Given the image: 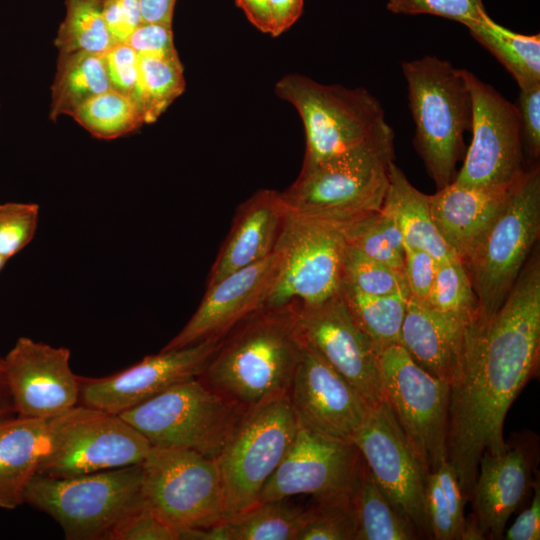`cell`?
Returning a JSON list of instances; mask_svg holds the SVG:
<instances>
[{"label": "cell", "instance_id": "cell-1", "mask_svg": "<svg viewBox=\"0 0 540 540\" xmlns=\"http://www.w3.org/2000/svg\"><path fill=\"white\" fill-rule=\"evenodd\" d=\"M540 352V255L535 247L502 305L465 324L450 381L447 460L465 501L479 461L506 445L507 412L535 374Z\"/></svg>", "mask_w": 540, "mask_h": 540}, {"label": "cell", "instance_id": "cell-2", "mask_svg": "<svg viewBox=\"0 0 540 540\" xmlns=\"http://www.w3.org/2000/svg\"><path fill=\"white\" fill-rule=\"evenodd\" d=\"M304 347L295 306L263 308L222 338L198 378L248 411L288 396Z\"/></svg>", "mask_w": 540, "mask_h": 540}, {"label": "cell", "instance_id": "cell-3", "mask_svg": "<svg viewBox=\"0 0 540 540\" xmlns=\"http://www.w3.org/2000/svg\"><path fill=\"white\" fill-rule=\"evenodd\" d=\"M394 163V131L385 122L361 145L326 162L302 166L282 197L290 212L350 224L382 208Z\"/></svg>", "mask_w": 540, "mask_h": 540}, {"label": "cell", "instance_id": "cell-4", "mask_svg": "<svg viewBox=\"0 0 540 540\" xmlns=\"http://www.w3.org/2000/svg\"><path fill=\"white\" fill-rule=\"evenodd\" d=\"M413 144L429 176L440 189L457 174L464 155V134L471 130L472 100L464 69L426 55L402 63Z\"/></svg>", "mask_w": 540, "mask_h": 540}, {"label": "cell", "instance_id": "cell-5", "mask_svg": "<svg viewBox=\"0 0 540 540\" xmlns=\"http://www.w3.org/2000/svg\"><path fill=\"white\" fill-rule=\"evenodd\" d=\"M540 235V170H525L490 225L460 258L479 304L498 310L537 246Z\"/></svg>", "mask_w": 540, "mask_h": 540}, {"label": "cell", "instance_id": "cell-6", "mask_svg": "<svg viewBox=\"0 0 540 540\" xmlns=\"http://www.w3.org/2000/svg\"><path fill=\"white\" fill-rule=\"evenodd\" d=\"M24 503L52 517L67 540H106L122 518L145 503L142 466L72 477L36 474Z\"/></svg>", "mask_w": 540, "mask_h": 540}, {"label": "cell", "instance_id": "cell-7", "mask_svg": "<svg viewBox=\"0 0 540 540\" xmlns=\"http://www.w3.org/2000/svg\"><path fill=\"white\" fill-rule=\"evenodd\" d=\"M245 412L197 377L170 387L120 416L153 447L190 449L216 458Z\"/></svg>", "mask_w": 540, "mask_h": 540}, {"label": "cell", "instance_id": "cell-8", "mask_svg": "<svg viewBox=\"0 0 540 540\" xmlns=\"http://www.w3.org/2000/svg\"><path fill=\"white\" fill-rule=\"evenodd\" d=\"M276 94L290 102L304 125L303 166L336 158L370 138L386 121L376 97L364 88L320 84L306 76H284Z\"/></svg>", "mask_w": 540, "mask_h": 540}, {"label": "cell", "instance_id": "cell-9", "mask_svg": "<svg viewBox=\"0 0 540 540\" xmlns=\"http://www.w3.org/2000/svg\"><path fill=\"white\" fill-rule=\"evenodd\" d=\"M151 447L120 415L77 404L48 420L38 474L72 477L140 464Z\"/></svg>", "mask_w": 540, "mask_h": 540}, {"label": "cell", "instance_id": "cell-10", "mask_svg": "<svg viewBox=\"0 0 540 540\" xmlns=\"http://www.w3.org/2000/svg\"><path fill=\"white\" fill-rule=\"evenodd\" d=\"M297 427L288 396L245 412L215 458L228 519L258 504L263 486L288 452Z\"/></svg>", "mask_w": 540, "mask_h": 540}, {"label": "cell", "instance_id": "cell-11", "mask_svg": "<svg viewBox=\"0 0 540 540\" xmlns=\"http://www.w3.org/2000/svg\"><path fill=\"white\" fill-rule=\"evenodd\" d=\"M141 466L145 503L177 532L228 520L215 458L152 446Z\"/></svg>", "mask_w": 540, "mask_h": 540}, {"label": "cell", "instance_id": "cell-12", "mask_svg": "<svg viewBox=\"0 0 540 540\" xmlns=\"http://www.w3.org/2000/svg\"><path fill=\"white\" fill-rule=\"evenodd\" d=\"M348 225L289 211L275 248L277 277L264 308L315 305L338 293Z\"/></svg>", "mask_w": 540, "mask_h": 540}, {"label": "cell", "instance_id": "cell-13", "mask_svg": "<svg viewBox=\"0 0 540 540\" xmlns=\"http://www.w3.org/2000/svg\"><path fill=\"white\" fill-rule=\"evenodd\" d=\"M385 400L428 474L447 460L450 384L420 367L400 344L379 352Z\"/></svg>", "mask_w": 540, "mask_h": 540}, {"label": "cell", "instance_id": "cell-14", "mask_svg": "<svg viewBox=\"0 0 540 540\" xmlns=\"http://www.w3.org/2000/svg\"><path fill=\"white\" fill-rule=\"evenodd\" d=\"M472 100V138L454 182L505 188L524 172V145L516 105L464 69Z\"/></svg>", "mask_w": 540, "mask_h": 540}, {"label": "cell", "instance_id": "cell-15", "mask_svg": "<svg viewBox=\"0 0 540 540\" xmlns=\"http://www.w3.org/2000/svg\"><path fill=\"white\" fill-rule=\"evenodd\" d=\"M353 443L394 508L415 526L421 538L432 539L425 512L428 473L386 400L371 408Z\"/></svg>", "mask_w": 540, "mask_h": 540}, {"label": "cell", "instance_id": "cell-16", "mask_svg": "<svg viewBox=\"0 0 540 540\" xmlns=\"http://www.w3.org/2000/svg\"><path fill=\"white\" fill-rule=\"evenodd\" d=\"M362 464L353 442L323 435L298 421L295 438L263 486L258 503L301 494L314 498L353 495Z\"/></svg>", "mask_w": 540, "mask_h": 540}, {"label": "cell", "instance_id": "cell-17", "mask_svg": "<svg viewBox=\"0 0 540 540\" xmlns=\"http://www.w3.org/2000/svg\"><path fill=\"white\" fill-rule=\"evenodd\" d=\"M302 338L371 406L385 401L379 352L352 319L339 293L310 306H295Z\"/></svg>", "mask_w": 540, "mask_h": 540}, {"label": "cell", "instance_id": "cell-18", "mask_svg": "<svg viewBox=\"0 0 540 540\" xmlns=\"http://www.w3.org/2000/svg\"><path fill=\"white\" fill-rule=\"evenodd\" d=\"M221 340H205L177 349H162L105 377L79 376V402L120 415L170 387L197 378Z\"/></svg>", "mask_w": 540, "mask_h": 540}, {"label": "cell", "instance_id": "cell-19", "mask_svg": "<svg viewBox=\"0 0 540 540\" xmlns=\"http://www.w3.org/2000/svg\"><path fill=\"white\" fill-rule=\"evenodd\" d=\"M65 347L20 337L2 357L16 416L49 420L79 403L80 381Z\"/></svg>", "mask_w": 540, "mask_h": 540}, {"label": "cell", "instance_id": "cell-20", "mask_svg": "<svg viewBox=\"0 0 540 540\" xmlns=\"http://www.w3.org/2000/svg\"><path fill=\"white\" fill-rule=\"evenodd\" d=\"M288 398L300 423L323 435L353 442L371 406L305 344Z\"/></svg>", "mask_w": 540, "mask_h": 540}, {"label": "cell", "instance_id": "cell-21", "mask_svg": "<svg viewBox=\"0 0 540 540\" xmlns=\"http://www.w3.org/2000/svg\"><path fill=\"white\" fill-rule=\"evenodd\" d=\"M538 444V436L526 431L514 434L500 452L482 455L470 500L486 539H502L510 516L529 497L536 480Z\"/></svg>", "mask_w": 540, "mask_h": 540}, {"label": "cell", "instance_id": "cell-22", "mask_svg": "<svg viewBox=\"0 0 540 540\" xmlns=\"http://www.w3.org/2000/svg\"><path fill=\"white\" fill-rule=\"evenodd\" d=\"M277 250L253 265L234 271L206 287L198 308L164 347L177 349L205 340H222L233 328L264 308L277 277Z\"/></svg>", "mask_w": 540, "mask_h": 540}, {"label": "cell", "instance_id": "cell-23", "mask_svg": "<svg viewBox=\"0 0 540 540\" xmlns=\"http://www.w3.org/2000/svg\"><path fill=\"white\" fill-rule=\"evenodd\" d=\"M288 213L281 192L270 189L258 190L240 204L207 286L269 257L275 251Z\"/></svg>", "mask_w": 540, "mask_h": 540}, {"label": "cell", "instance_id": "cell-24", "mask_svg": "<svg viewBox=\"0 0 540 540\" xmlns=\"http://www.w3.org/2000/svg\"><path fill=\"white\" fill-rule=\"evenodd\" d=\"M512 185L505 188H474L452 181L430 195L434 224L459 258L500 212Z\"/></svg>", "mask_w": 540, "mask_h": 540}, {"label": "cell", "instance_id": "cell-25", "mask_svg": "<svg viewBox=\"0 0 540 540\" xmlns=\"http://www.w3.org/2000/svg\"><path fill=\"white\" fill-rule=\"evenodd\" d=\"M464 326L410 295L400 345L420 367L450 383Z\"/></svg>", "mask_w": 540, "mask_h": 540}, {"label": "cell", "instance_id": "cell-26", "mask_svg": "<svg viewBox=\"0 0 540 540\" xmlns=\"http://www.w3.org/2000/svg\"><path fill=\"white\" fill-rule=\"evenodd\" d=\"M48 420L15 416L0 425V508L24 504L46 448Z\"/></svg>", "mask_w": 540, "mask_h": 540}, {"label": "cell", "instance_id": "cell-27", "mask_svg": "<svg viewBox=\"0 0 540 540\" xmlns=\"http://www.w3.org/2000/svg\"><path fill=\"white\" fill-rule=\"evenodd\" d=\"M381 209L395 219L405 247L426 251L437 263L457 256L434 224L430 195L415 188L395 163L390 169L389 185Z\"/></svg>", "mask_w": 540, "mask_h": 540}, {"label": "cell", "instance_id": "cell-28", "mask_svg": "<svg viewBox=\"0 0 540 540\" xmlns=\"http://www.w3.org/2000/svg\"><path fill=\"white\" fill-rule=\"evenodd\" d=\"M470 35L511 74L519 89L540 85V36L524 35L501 26L484 14L467 26Z\"/></svg>", "mask_w": 540, "mask_h": 540}, {"label": "cell", "instance_id": "cell-29", "mask_svg": "<svg viewBox=\"0 0 540 540\" xmlns=\"http://www.w3.org/2000/svg\"><path fill=\"white\" fill-rule=\"evenodd\" d=\"M102 55L76 52L59 55L52 84L50 117L71 116L91 98L110 90Z\"/></svg>", "mask_w": 540, "mask_h": 540}, {"label": "cell", "instance_id": "cell-30", "mask_svg": "<svg viewBox=\"0 0 540 540\" xmlns=\"http://www.w3.org/2000/svg\"><path fill=\"white\" fill-rule=\"evenodd\" d=\"M338 293L356 325L372 341L378 352L389 345L400 344L409 293L369 295L343 279Z\"/></svg>", "mask_w": 540, "mask_h": 540}, {"label": "cell", "instance_id": "cell-31", "mask_svg": "<svg viewBox=\"0 0 540 540\" xmlns=\"http://www.w3.org/2000/svg\"><path fill=\"white\" fill-rule=\"evenodd\" d=\"M357 517L355 540H414L415 526L382 493L363 460L352 495Z\"/></svg>", "mask_w": 540, "mask_h": 540}, {"label": "cell", "instance_id": "cell-32", "mask_svg": "<svg viewBox=\"0 0 540 540\" xmlns=\"http://www.w3.org/2000/svg\"><path fill=\"white\" fill-rule=\"evenodd\" d=\"M305 515L287 498L258 503L225 521L228 540H296Z\"/></svg>", "mask_w": 540, "mask_h": 540}, {"label": "cell", "instance_id": "cell-33", "mask_svg": "<svg viewBox=\"0 0 540 540\" xmlns=\"http://www.w3.org/2000/svg\"><path fill=\"white\" fill-rule=\"evenodd\" d=\"M102 1L66 0V15L55 39L59 55H103L114 46L102 16Z\"/></svg>", "mask_w": 540, "mask_h": 540}, {"label": "cell", "instance_id": "cell-34", "mask_svg": "<svg viewBox=\"0 0 540 540\" xmlns=\"http://www.w3.org/2000/svg\"><path fill=\"white\" fill-rule=\"evenodd\" d=\"M71 117L101 139L118 138L144 124L139 104L112 89L82 104Z\"/></svg>", "mask_w": 540, "mask_h": 540}, {"label": "cell", "instance_id": "cell-35", "mask_svg": "<svg viewBox=\"0 0 540 540\" xmlns=\"http://www.w3.org/2000/svg\"><path fill=\"white\" fill-rule=\"evenodd\" d=\"M140 106L144 123H153L185 89L178 56H138Z\"/></svg>", "mask_w": 540, "mask_h": 540}, {"label": "cell", "instance_id": "cell-36", "mask_svg": "<svg viewBox=\"0 0 540 540\" xmlns=\"http://www.w3.org/2000/svg\"><path fill=\"white\" fill-rule=\"evenodd\" d=\"M347 243L364 255L404 272L403 236L395 219L384 210L372 212L349 224Z\"/></svg>", "mask_w": 540, "mask_h": 540}, {"label": "cell", "instance_id": "cell-37", "mask_svg": "<svg viewBox=\"0 0 540 540\" xmlns=\"http://www.w3.org/2000/svg\"><path fill=\"white\" fill-rule=\"evenodd\" d=\"M425 303L462 324L468 323L479 312L477 297L458 256L437 263L434 282Z\"/></svg>", "mask_w": 540, "mask_h": 540}, {"label": "cell", "instance_id": "cell-38", "mask_svg": "<svg viewBox=\"0 0 540 540\" xmlns=\"http://www.w3.org/2000/svg\"><path fill=\"white\" fill-rule=\"evenodd\" d=\"M357 517L351 494L315 498L306 508L296 540H355Z\"/></svg>", "mask_w": 540, "mask_h": 540}, {"label": "cell", "instance_id": "cell-39", "mask_svg": "<svg viewBox=\"0 0 540 540\" xmlns=\"http://www.w3.org/2000/svg\"><path fill=\"white\" fill-rule=\"evenodd\" d=\"M341 279L369 295L410 294L404 272L364 255L348 243L342 260Z\"/></svg>", "mask_w": 540, "mask_h": 540}, {"label": "cell", "instance_id": "cell-40", "mask_svg": "<svg viewBox=\"0 0 540 540\" xmlns=\"http://www.w3.org/2000/svg\"><path fill=\"white\" fill-rule=\"evenodd\" d=\"M39 206L35 203L0 204V256L8 261L25 248L37 230Z\"/></svg>", "mask_w": 540, "mask_h": 540}, {"label": "cell", "instance_id": "cell-41", "mask_svg": "<svg viewBox=\"0 0 540 540\" xmlns=\"http://www.w3.org/2000/svg\"><path fill=\"white\" fill-rule=\"evenodd\" d=\"M387 9L395 14L439 16L466 27L487 13L483 0H388Z\"/></svg>", "mask_w": 540, "mask_h": 540}, {"label": "cell", "instance_id": "cell-42", "mask_svg": "<svg viewBox=\"0 0 540 540\" xmlns=\"http://www.w3.org/2000/svg\"><path fill=\"white\" fill-rule=\"evenodd\" d=\"M106 540H179V536L144 503L122 518Z\"/></svg>", "mask_w": 540, "mask_h": 540}, {"label": "cell", "instance_id": "cell-43", "mask_svg": "<svg viewBox=\"0 0 540 540\" xmlns=\"http://www.w3.org/2000/svg\"><path fill=\"white\" fill-rule=\"evenodd\" d=\"M102 57L111 89L134 100L140 106L139 63L136 52L126 43L117 44Z\"/></svg>", "mask_w": 540, "mask_h": 540}, {"label": "cell", "instance_id": "cell-44", "mask_svg": "<svg viewBox=\"0 0 540 540\" xmlns=\"http://www.w3.org/2000/svg\"><path fill=\"white\" fill-rule=\"evenodd\" d=\"M425 512L432 539L460 540L435 472L428 474L425 486Z\"/></svg>", "mask_w": 540, "mask_h": 540}, {"label": "cell", "instance_id": "cell-45", "mask_svg": "<svg viewBox=\"0 0 540 540\" xmlns=\"http://www.w3.org/2000/svg\"><path fill=\"white\" fill-rule=\"evenodd\" d=\"M126 44L138 56H178L174 46L172 25L168 24L143 22L132 32Z\"/></svg>", "mask_w": 540, "mask_h": 540}, {"label": "cell", "instance_id": "cell-46", "mask_svg": "<svg viewBox=\"0 0 540 540\" xmlns=\"http://www.w3.org/2000/svg\"><path fill=\"white\" fill-rule=\"evenodd\" d=\"M524 150L534 161L540 156V85L519 89L517 102Z\"/></svg>", "mask_w": 540, "mask_h": 540}, {"label": "cell", "instance_id": "cell-47", "mask_svg": "<svg viewBox=\"0 0 540 540\" xmlns=\"http://www.w3.org/2000/svg\"><path fill=\"white\" fill-rule=\"evenodd\" d=\"M436 266V260L426 251L405 247L403 271L411 296L423 302L427 301Z\"/></svg>", "mask_w": 540, "mask_h": 540}, {"label": "cell", "instance_id": "cell-48", "mask_svg": "<svg viewBox=\"0 0 540 540\" xmlns=\"http://www.w3.org/2000/svg\"><path fill=\"white\" fill-rule=\"evenodd\" d=\"M533 497L530 505L524 509L515 522L504 531L505 540H539L540 539V483L539 477L533 486Z\"/></svg>", "mask_w": 540, "mask_h": 540}, {"label": "cell", "instance_id": "cell-49", "mask_svg": "<svg viewBox=\"0 0 540 540\" xmlns=\"http://www.w3.org/2000/svg\"><path fill=\"white\" fill-rule=\"evenodd\" d=\"M439 484L446 499L451 517L459 531L461 537V530L464 523V503L465 499L455 473V470L448 462L444 461L436 471Z\"/></svg>", "mask_w": 540, "mask_h": 540}, {"label": "cell", "instance_id": "cell-50", "mask_svg": "<svg viewBox=\"0 0 540 540\" xmlns=\"http://www.w3.org/2000/svg\"><path fill=\"white\" fill-rule=\"evenodd\" d=\"M304 0H267L271 36H279L300 17Z\"/></svg>", "mask_w": 540, "mask_h": 540}, {"label": "cell", "instance_id": "cell-51", "mask_svg": "<svg viewBox=\"0 0 540 540\" xmlns=\"http://www.w3.org/2000/svg\"><path fill=\"white\" fill-rule=\"evenodd\" d=\"M102 16L114 45L124 44L132 34L119 0H103Z\"/></svg>", "mask_w": 540, "mask_h": 540}, {"label": "cell", "instance_id": "cell-52", "mask_svg": "<svg viewBox=\"0 0 540 540\" xmlns=\"http://www.w3.org/2000/svg\"><path fill=\"white\" fill-rule=\"evenodd\" d=\"M176 0H139L143 22L172 25Z\"/></svg>", "mask_w": 540, "mask_h": 540}, {"label": "cell", "instance_id": "cell-53", "mask_svg": "<svg viewBox=\"0 0 540 540\" xmlns=\"http://www.w3.org/2000/svg\"><path fill=\"white\" fill-rule=\"evenodd\" d=\"M16 416L13 399L4 374L0 357V425Z\"/></svg>", "mask_w": 540, "mask_h": 540}, {"label": "cell", "instance_id": "cell-54", "mask_svg": "<svg viewBox=\"0 0 540 540\" xmlns=\"http://www.w3.org/2000/svg\"><path fill=\"white\" fill-rule=\"evenodd\" d=\"M126 23L133 32L143 23L139 0H119Z\"/></svg>", "mask_w": 540, "mask_h": 540}, {"label": "cell", "instance_id": "cell-55", "mask_svg": "<svg viewBox=\"0 0 540 540\" xmlns=\"http://www.w3.org/2000/svg\"><path fill=\"white\" fill-rule=\"evenodd\" d=\"M486 539L474 514L465 517L461 530L460 540H483Z\"/></svg>", "mask_w": 540, "mask_h": 540}, {"label": "cell", "instance_id": "cell-56", "mask_svg": "<svg viewBox=\"0 0 540 540\" xmlns=\"http://www.w3.org/2000/svg\"><path fill=\"white\" fill-rule=\"evenodd\" d=\"M6 262H7V261H6L4 258H2V257L0 256V271H1L2 268L5 266Z\"/></svg>", "mask_w": 540, "mask_h": 540}]
</instances>
